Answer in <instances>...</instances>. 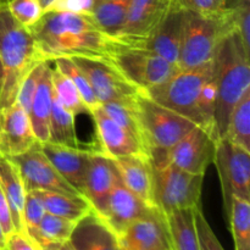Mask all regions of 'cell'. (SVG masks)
<instances>
[{"instance_id": "38", "label": "cell", "mask_w": 250, "mask_h": 250, "mask_svg": "<svg viewBox=\"0 0 250 250\" xmlns=\"http://www.w3.org/2000/svg\"><path fill=\"white\" fill-rule=\"evenodd\" d=\"M45 214L46 209L41 192L39 190L27 192L23 208V221L27 233L38 229L39 224Z\"/></svg>"}, {"instance_id": "11", "label": "cell", "mask_w": 250, "mask_h": 250, "mask_svg": "<svg viewBox=\"0 0 250 250\" xmlns=\"http://www.w3.org/2000/svg\"><path fill=\"white\" fill-rule=\"evenodd\" d=\"M112 62L144 92L164 83L180 70L177 65L143 46L125 49L115 56Z\"/></svg>"}, {"instance_id": "4", "label": "cell", "mask_w": 250, "mask_h": 250, "mask_svg": "<svg viewBox=\"0 0 250 250\" xmlns=\"http://www.w3.org/2000/svg\"><path fill=\"white\" fill-rule=\"evenodd\" d=\"M233 31L236 29L227 6L216 15L185 10L178 56L180 68H193L210 62L222 38Z\"/></svg>"}, {"instance_id": "36", "label": "cell", "mask_w": 250, "mask_h": 250, "mask_svg": "<svg viewBox=\"0 0 250 250\" xmlns=\"http://www.w3.org/2000/svg\"><path fill=\"white\" fill-rule=\"evenodd\" d=\"M5 2L12 17L28 29H31L44 14L39 0H5Z\"/></svg>"}, {"instance_id": "39", "label": "cell", "mask_w": 250, "mask_h": 250, "mask_svg": "<svg viewBox=\"0 0 250 250\" xmlns=\"http://www.w3.org/2000/svg\"><path fill=\"white\" fill-rule=\"evenodd\" d=\"M195 214V234H197L199 250H222L224 247L212 232L209 222L205 219L200 205L194 208Z\"/></svg>"}, {"instance_id": "14", "label": "cell", "mask_w": 250, "mask_h": 250, "mask_svg": "<svg viewBox=\"0 0 250 250\" xmlns=\"http://www.w3.org/2000/svg\"><path fill=\"white\" fill-rule=\"evenodd\" d=\"M37 143L28 112L19 103L0 111V154L20 155Z\"/></svg>"}, {"instance_id": "2", "label": "cell", "mask_w": 250, "mask_h": 250, "mask_svg": "<svg viewBox=\"0 0 250 250\" xmlns=\"http://www.w3.org/2000/svg\"><path fill=\"white\" fill-rule=\"evenodd\" d=\"M41 61L31 31L12 17L0 1V111L11 106L21 82Z\"/></svg>"}, {"instance_id": "26", "label": "cell", "mask_w": 250, "mask_h": 250, "mask_svg": "<svg viewBox=\"0 0 250 250\" xmlns=\"http://www.w3.org/2000/svg\"><path fill=\"white\" fill-rule=\"evenodd\" d=\"M194 208L177 209L165 214L173 250H199L195 234Z\"/></svg>"}, {"instance_id": "37", "label": "cell", "mask_w": 250, "mask_h": 250, "mask_svg": "<svg viewBox=\"0 0 250 250\" xmlns=\"http://www.w3.org/2000/svg\"><path fill=\"white\" fill-rule=\"evenodd\" d=\"M49 62H50V61H41L39 63H37V65L27 73L26 77L23 78V81H22L21 84H20L19 92H17L16 103H19L27 112L29 111L32 100H33L34 94H36L37 88H38L39 81H41L42 75H43L44 70H45L46 65H48Z\"/></svg>"}, {"instance_id": "24", "label": "cell", "mask_w": 250, "mask_h": 250, "mask_svg": "<svg viewBox=\"0 0 250 250\" xmlns=\"http://www.w3.org/2000/svg\"><path fill=\"white\" fill-rule=\"evenodd\" d=\"M50 63L51 61L46 65L42 75L28 111L32 129H33L37 141L41 144L46 143L50 138L49 127H50V115L54 97L53 87H51V67L53 66Z\"/></svg>"}, {"instance_id": "10", "label": "cell", "mask_w": 250, "mask_h": 250, "mask_svg": "<svg viewBox=\"0 0 250 250\" xmlns=\"http://www.w3.org/2000/svg\"><path fill=\"white\" fill-rule=\"evenodd\" d=\"M89 81L100 104L120 103L137 105L144 92L132 83L112 61L87 58H71Z\"/></svg>"}, {"instance_id": "9", "label": "cell", "mask_w": 250, "mask_h": 250, "mask_svg": "<svg viewBox=\"0 0 250 250\" xmlns=\"http://www.w3.org/2000/svg\"><path fill=\"white\" fill-rule=\"evenodd\" d=\"M212 163L221 182L226 217L231 210L232 198L250 200V151L227 138H220L215 146Z\"/></svg>"}, {"instance_id": "20", "label": "cell", "mask_w": 250, "mask_h": 250, "mask_svg": "<svg viewBox=\"0 0 250 250\" xmlns=\"http://www.w3.org/2000/svg\"><path fill=\"white\" fill-rule=\"evenodd\" d=\"M68 244L73 250L119 249L116 233L94 210L76 222Z\"/></svg>"}, {"instance_id": "19", "label": "cell", "mask_w": 250, "mask_h": 250, "mask_svg": "<svg viewBox=\"0 0 250 250\" xmlns=\"http://www.w3.org/2000/svg\"><path fill=\"white\" fill-rule=\"evenodd\" d=\"M148 209L149 205L131 192L119 177L107 198L106 210L103 219L117 236L134 220L146 214Z\"/></svg>"}, {"instance_id": "18", "label": "cell", "mask_w": 250, "mask_h": 250, "mask_svg": "<svg viewBox=\"0 0 250 250\" xmlns=\"http://www.w3.org/2000/svg\"><path fill=\"white\" fill-rule=\"evenodd\" d=\"M111 163L122 183L146 205L155 207L153 167L149 158L143 155H124L112 158Z\"/></svg>"}, {"instance_id": "16", "label": "cell", "mask_w": 250, "mask_h": 250, "mask_svg": "<svg viewBox=\"0 0 250 250\" xmlns=\"http://www.w3.org/2000/svg\"><path fill=\"white\" fill-rule=\"evenodd\" d=\"M117 178L119 175L111 159L100 150L92 149L84 176L83 195L89 200L94 211L102 217L104 216L107 198Z\"/></svg>"}, {"instance_id": "29", "label": "cell", "mask_w": 250, "mask_h": 250, "mask_svg": "<svg viewBox=\"0 0 250 250\" xmlns=\"http://www.w3.org/2000/svg\"><path fill=\"white\" fill-rule=\"evenodd\" d=\"M105 112L116 121L120 126L124 127L142 146L146 154H150V146H149L148 139H146V131H144L143 124L139 117L137 105H126L120 103H104L100 104Z\"/></svg>"}, {"instance_id": "7", "label": "cell", "mask_w": 250, "mask_h": 250, "mask_svg": "<svg viewBox=\"0 0 250 250\" xmlns=\"http://www.w3.org/2000/svg\"><path fill=\"white\" fill-rule=\"evenodd\" d=\"M217 141L219 139L207 128L195 126L171 148L151 149L149 160L151 164L171 163L187 172L205 175L214 161Z\"/></svg>"}, {"instance_id": "28", "label": "cell", "mask_w": 250, "mask_h": 250, "mask_svg": "<svg viewBox=\"0 0 250 250\" xmlns=\"http://www.w3.org/2000/svg\"><path fill=\"white\" fill-rule=\"evenodd\" d=\"M128 5L129 0H95L89 15L103 31L121 37Z\"/></svg>"}, {"instance_id": "30", "label": "cell", "mask_w": 250, "mask_h": 250, "mask_svg": "<svg viewBox=\"0 0 250 250\" xmlns=\"http://www.w3.org/2000/svg\"><path fill=\"white\" fill-rule=\"evenodd\" d=\"M49 133H50L49 142L51 143L75 146V148L80 146V141L75 128V116L68 110H66L55 97H53Z\"/></svg>"}, {"instance_id": "40", "label": "cell", "mask_w": 250, "mask_h": 250, "mask_svg": "<svg viewBox=\"0 0 250 250\" xmlns=\"http://www.w3.org/2000/svg\"><path fill=\"white\" fill-rule=\"evenodd\" d=\"M183 10L203 15L221 14L226 9V0H175Z\"/></svg>"}, {"instance_id": "46", "label": "cell", "mask_w": 250, "mask_h": 250, "mask_svg": "<svg viewBox=\"0 0 250 250\" xmlns=\"http://www.w3.org/2000/svg\"><path fill=\"white\" fill-rule=\"evenodd\" d=\"M160 1L163 2L164 5H168V4H170V1H171V0H160Z\"/></svg>"}, {"instance_id": "8", "label": "cell", "mask_w": 250, "mask_h": 250, "mask_svg": "<svg viewBox=\"0 0 250 250\" xmlns=\"http://www.w3.org/2000/svg\"><path fill=\"white\" fill-rule=\"evenodd\" d=\"M139 117L151 149H168L195 126L192 120L163 106L143 93L137 102Z\"/></svg>"}, {"instance_id": "31", "label": "cell", "mask_w": 250, "mask_h": 250, "mask_svg": "<svg viewBox=\"0 0 250 250\" xmlns=\"http://www.w3.org/2000/svg\"><path fill=\"white\" fill-rule=\"evenodd\" d=\"M236 250L250 249V200L233 197L227 216Z\"/></svg>"}, {"instance_id": "17", "label": "cell", "mask_w": 250, "mask_h": 250, "mask_svg": "<svg viewBox=\"0 0 250 250\" xmlns=\"http://www.w3.org/2000/svg\"><path fill=\"white\" fill-rule=\"evenodd\" d=\"M90 115L95 124L100 151L107 158L112 159L124 155H143L149 158L143 146L124 127L114 121L100 105L95 107Z\"/></svg>"}, {"instance_id": "23", "label": "cell", "mask_w": 250, "mask_h": 250, "mask_svg": "<svg viewBox=\"0 0 250 250\" xmlns=\"http://www.w3.org/2000/svg\"><path fill=\"white\" fill-rule=\"evenodd\" d=\"M0 186L4 190L10 210H11L15 231L26 232L23 221L26 188H24L21 173L16 164L11 158L2 154H0Z\"/></svg>"}, {"instance_id": "34", "label": "cell", "mask_w": 250, "mask_h": 250, "mask_svg": "<svg viewBox=\"0 0 250 250\" xmlns=\"http://www.w3.org/2000/svg\"><path fill=\"white\" fill-rule=\"evenodd\" d=\"M51 62L54 63V66L58 70L65 73L72 81V83L77 88L78 93H80L81 98L84 102L85 106L88 107L89 112L92 114L93 110L99 106L100 103L95 97L94 90H93L92 85H90L89 81L85 77L84 73L81 71V68L76 65V62L71 58H58L54 59Z\"/></svg>"}, {"instance_id": "45", "label": "cell", "mask_w": 250, "mask_h": 250, "mask_svg": "<svg viewBox=\"0 0 250 250\" xmlns=\"http://www.w3.org/2000/svg\"><path fill=\"white\" fill-rule=\"evenodd\" d=\"M54 0H39V2H41V5H42V7H43L44 11H45V10L50 6V4Z\"/></svg>"}, {"instance_id": "22", "label": "cell", "mask_w": 250, "mask_h": 250, "mask_svg": "<svg viewBox=\"0 0 250 250\" xmlns=\"http://www.w3.org/2000/svg\"><path fill=\"white\" fill-rule=\"evenodd\" d=\"M41 146L42 150L56 170L83 194L84 176L92 149H81L80 146L75 148L51 142H46Z\"/></svg>"}, {"instance_id": "6", "label": "cell", "mask_w": 250, "mask_h": 250, "mask_svg": "<svg viewBox=\"0 0 250 250\" xmlns=\"http://www.w3.org/2000/svg\"><path fill=\"white\" fill-rule=\"evenodd\" d=\"M151 167L155 207L167 214L200 205L204 175L187 172L171 163L151 164Z\"/></svg>"}, {"instance_id": "15", "label": "cell", "mask_w": 250, "mask_h": 250, "mask_svg": "<svg viewBox=\"0 0 250 250\" xmlns=\"http://www.w3.org/2000/svg\"><path fill=\"white\" fill-rule=\"evenodd\" d=\"M183 12L185 10L175 0H171L163 19L143 43V48L158 54L177 66L182 38Z\"/></svg>"}, {"instance_id": "21", "label": "cell", "mask_w": 250, "mask_h": 250, "mask_svg": "<svg viewBox=\"0 0 250 250\" xmlns=\"http://www.w3.org/2000/svg\"><path fill=\"white\" fill-rule=\"evenodd\" d=\"M167 5L160 0H129L128 11L120 36L143 46L144 41L150 36Z\"/></svg>"}, {"instance_id": "1", "label": "cell", "mask_w": 250, "mask_h": 250, "mask_svg": "<svg viewBox=\"0 0 250 250\" xmlns=\"http://www.w3.org/2000/svg\"><path fill=\"white\" fill-rule=\"evenodd\" d=\"M29 31L43 61L58 58L112 61L125 49L141 46L103 31L90 15L73 12L45 11Z\"/></svg>"}, {"instance_id": "32", "label": "cell", "mask_w": 250, "mask_h": 250, "mask_svg": "<svg viewBox=\"0 0 250 250\" xmlns=\"http://www.w3.org/2000/svg\"><path fill=\"white\" fill-rule=\"evenodd\" d=\"M224 138L250 151V90L232 110Z\"/></svg>"}, {"instance_id": "12", "label": "cell", "mask_w": 250, "mask_h": 250, "mask_svg": "<svg viewBox=\"0 0 250 250\" xmlns=\"http://www.w3.org/2000/svg\"><path fill=\"white\" fill-rule=\"evenodd\" d=\"M9 158H11L19 167L26 192L45 190L62 194H82L56 170L42 150L41 143L34 144L23 154Z\"/></svg>"}, {"instance_id": "41", "label": "cell", "mask_w": 250, "mask_h": 250, "mask_svg": "<svg viewBox=\"0 0 250 250\" xmlns=\"http://www.w3.org/2000/svg\"><path fill=\"white\" fill-rule=\"evenodd\" d=\"M94 2L95 0H54L45 11H65L89 15Z\"/></svg>"}, {"instance_id": "13", "label": "cell", "mask_w": 250, "mask_h": 250, "mask_svg": "<svg viewBox=\"0 0 250 250\" xmlns=\"http://www.w3.org/2000/svg\"><path fill=\"white\" fill-rule=\"evenodd\" d=\"M117 244L124 250H173L165 212L149 207L146 214L117 234Z\"/></svg>"}, {"instance_id": "42", "label": "cell", "mask_w": 250, "mask_h": 250, "mask_svg": "<svg viewBox=\"0 0 250 250\" xmlns=\"http://www.w3.org/2000/svg\"><path fill=\"white\" fill-rule=\"evenodd\" d=\"M6 250H39L33 239L26 232L12 231L5 239Z\"/></svg>"}, {"instance_id": "44", "label": "cell", "mask_w": 250, "mask_h": 250, "mask_svg": "<svg viewBox=\"0 0 250 250\" xmlns=\"http://www.w3.org/2000/svg\"><path fill=\"white\" fill-rule=\"evenodd\" d=\"M5 239H6V236H5L4 229L0 224V250H5Z\"/></svg>"}, {"instance_id": "43", "label": "cell", "mask_w": 250, "mask_h": 250, "mask_svg": "<svg viewBox=\"0 0 250 250\" xmlns=\"http://www.w3.org/2000/svg\"><path fill=\"white\" fill-rule=\"evenodd\" d=\"M0 224H1L2 229H4L5 236L15 231L11 210H10L9 203H7V199L5 197V193L2 190L1 186H0Z\"/></svg>"}, {"instance_id": "5", "label": "cell", "mask_w": 250, "mask_h": 250, "mask_svg": "<svg viewBox=\"0 0 250 250\" xmlns=\"http://www.w3.org/2000/svg\"><path fill=\"white\" fill-rule=\"evenodd\" d=\"M214 75L215 65L212 59L210 62L198 67L180 68L167 81L149 88L146 93L158 104L168 107L192 120L198 126L207 128L200 110V100L204 85Z\"/></svg>"}, {"instance_id": "27", "label": "cell", "mask_w": 250, "mask_h": 250, "mask_svg": "<svg viewBox=\"0 0 250 250\" xmlns=\"http://www.w3.org/2000/svg\"><path fill=\"white\" fill-rule=\"evenodd\" d=\"M43 197L46 212L65 217L77 222L90 211L93 207L89 200L83 194H62L56 192H45L39 190Z\"/></svg>"}, {"instance_id": "3", "label": "cell", "mask_w": 250, "mask_h": 250, "mask_svg": "<svg viewBox=\"0 0 250 250\" xmlns=\"http://www.w3.org/2000/svg\"><path fill=\"white\" fill-rule=\"evenodd\" d=\"M214 65L217 85L214 121L220 139L226 134L233 107L250 90V53L246 50L236 31L220 42Z\"/></svg>"}, {"instance_id": "47", "label": "cell", "mask_w": 250, "mask_h": 250, "mask_svg": "<svg viewBox=\"0 0 250 250\" xmlns=\"http://www.w3.org/2000/svg\"><path fill=\"white\" fill-rule=\"evenodd\" d=\"M0 1H1V0H0Z\"/></svg>"}, {"instance_id": "33", "label": "cell", "mask_w": 250, "mask_h": 250, "mask_svg": "<svg viewBox=\"0 0 250 250\" xmlns=\"http://www.w3.org/2000/svg\"><path fill=\"white\" fill-rule=\"evenodd\" d=\"M51 87H53L54 97L59 103L71 112L73 116L81 114H89V110L85 106L84 102L81 98L77 88L72 81L54 66L51 67Z\"/></svg>"}, {"instance_id": "35", "label": "cell", "mask_w": 250, "mask_h": 250, "mask_svg": "<svg viewBox=\"0 0 250 250\" xmlns=\"http://www.w3.org/2000/svg\"><path fill=\"white\" fill-rule=\"evenodd\" d=\"M234 29L246 50L250 53V0H226Z\"/></svg>"}, {"instance_id": "25", "label": "cell", "mask_w": 250, "mask_h": 250, "mask_svg": "<svg viewBox=\"0 0 250 250\" xmlns=\"http://www.w3.org/2000/svg\"><path fill=\"white\" fill-rule=\"evenodd\" d=\"M76 221L46 212L42 219L38 229L29 232L39 250L70 249L68 239L75 229Z\"/></svg>"}]
</instances>
